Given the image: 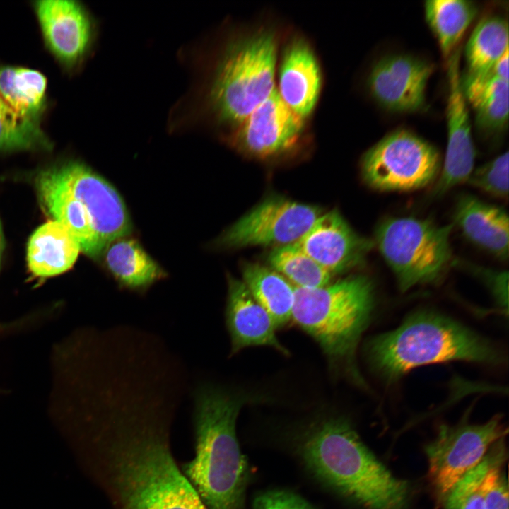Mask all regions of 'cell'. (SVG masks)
I'll return each instance as SVG.
<instances>
[{
    "label": "cell",
    "mask_w": 509,
    "mask_h": 509,
    "mask_svg": "<svg viewBox=\"0 0 509 509\" xmlns=\"http://www.w3.org/2000/svg\"><path fill=\"white\" fill-rule=\"evenodd\" d=\"M424 11L445 56L451 53L477 13L474 3L467 0H428Z\"/></svg>",
    "instance_id": "28"
},
{
    "label": "cell",
    "mask_w": 509,
    "mask_h": 509,
    "mask_svg": "<svg viewBox=\"0 0 509 509\" xmlns=\"http://www.w3.org/2000/svg\"><path fill=\"white\" fill-rule=\"evenodd\" d=\"M302 455L319 479L364 509L405 508L408 483L395 477L345 420L330 419L315 428Z\"/></svg>",
    "instance_id": "3"
},
{
    "label": "cell",
    "mask_w": 509,
    "mask_h": 509,
    "mask_svg": "<svg viewBox=\"0 0 509 509\" xmlns=\"http://www.w3.org/2000/svg\"><path fill=\"white\" fill-rule=\"evenodd\" d=\"M278 40L270 28L233 40L214 73L210 101L218 119L237 127L276 88Z\"/></svg>",
    "instance_id": "6"
},
{
    "label": "cell",
    "mask_w": 509,
    "mask_h": 509,
    "mask_svg": "<svg viewBox=\"0 0 509 509\" xmlns=\"http://www.w3.org/2000/svg\"><path fill=\"white\" fill-rule=\"evenodd\" d=\"M103 255L108 270L126 288L144 290L165 276L162 269L135 240L116 239L105 247Z\"/></svg>",
    "instance_id": "24"
},
{
    "label": "cell",
    "mask_w": 509,
    "mask_h": 509,
    "mask_svg": "<svg viewBox=\"0 0 509 509\" xmlns=\"http://www.w3.org/2000/svg\"><path fill=\"white\" fill-rule=\"evenodd\" d=\"M242 402L210 387L195 394V455L183 473L207 509L242 507L247 468L235 433Z\"/></svg>",
    "instance_id": "2"
},
{
    "label": "cell",
    "mask_w": 509,
    "mask_h": 509,
    "mask_svg": "<svg viewBox=\"0 0 509 509\" xmlns=\"http://www.w3.org/2000/svg\"><path fill=\"white\" fill-rule=\"evenodd\" d=\"M47 79L28 68L0 67V96L19 115L39 119L46 98Z\"/></svg>",
    "instance_id": "26"
},
{
    "label": "cell",
    "mask_w": 509,
    "mask_h": 509,
    "mask_svg": "<svg viewBox=\"0 0 509 509\" xmlns=\"http://www.w3.org/2000/svg\"><path fill=\"white\" fill-rule=\"evenodd\" d=\"M508 152L479 166L467 182L486 193L502 199L508 197Z\"/></svg>",
    "instance_id": "31"
},
{
    "label": "cell",
    "mask_w": 509,
    "mask_h": 509,
    "mask_svg": "<svg viewBox=\"0 0 509 509\" xmlns=\"http://www.w3.org/2000/svg\"><path fill=\"white\" fill-rule=\"evenodd\" d=\"M321 85L320 69L310 44L300 36L292 37L283 49L279 69L281 98L305 118L315 107Z\"/></svg>",
    "instance_id": "17"
},
{
    "label": "cell",
    "mask_w": 509,
    "mask_h": 509,
    "mask_svg": "<svg viewBox=\"0 0 509 509\" xmlns=\"http://www.w3.org/2000/svg\"><path fill=\"white\" fill-rule=\"evenodd\" d=\"M503 438L455 483L443 501L444 509H483L488 493L507 459Z\"/></svg>",
    "instance_id": "23"
},
{
    "label": "cell",
    "mask_w": 509,
    "mask_h": 509,
    "mask_svg": "<svg viewBox=\"0 0 509 509\" xmlns=\"http://www.w3.org/2000/svg\"><path fill=\"white\" fill-rule=\"evenodd\" d=\"M332 274L362 266L374 242L358 234L337 210L322 213L296 243Z\"/></svg>",
    "instance_id": "15"
},
{
    "label": "cell",
    "mask_w": 509,
    "mask_h": 509,
    "mask_svg": "<svg viewBox=\"0 0 509 509\" xmlns=\"http://www.w3.org/2000/svg\"><path fill=\"white\" fill-rule=\"evenodd\" d=\"M305 129V118L291 110L275 88L233 132L232 146L259 159L280 156L293 149Z\"/></svg>",
    "instance_id": "11"
},
{
    "label": "cell",
    "mask_w": 509,
    "mask_h": 509,
    "mask_svg": "<svg viewBox=\"0 0 509 509\" xmlns=\"http://www.w3.org/2000/svg\"><path fill=\"white\" fill-rule=\"evenodd\" d=\"M460 83L467 102L475 113L476 126L486 133H497L507 127L509 113L508 82L488 73L466 72Z\"/></svg>",
    "instance_id": "22"
},
{
    "label": "cell",
    "mask_w": 509,
    "mask_h": 509,
    "mask_svg": "<svg viewBox=\"0 0 509 509\" xmlns=\"http://www.w3.org/2000/svg\"><path fill=\"white\" fill-rule=\"evenodd\" d=\"M453 223L388 217L375 230L374 245L394 274L399 288L435 283L452 264L450 237Z\"/></svg>",
    "instance_id": "7"
},
{
    "label": "cell",
    "mask_w": 509,
    "mask_h": 509,
    "mask_svg": "<svg viewBox=\"0 0 509 509\" xmlns=\"http://www.w3.org/2000/svg\"><path fill=\"white\" fill-rule=\"evenodd\" d=\"M242 276L249 291L276 327L292 319L295 287L286 278L273 269L257 263L245 264Z\"/></svg>",
    "instance_id": "25"
},
{
    "label": "cell",
    "mask_w": 509,
    "mask_h": 509,
    "mask_svg": "<svg viewBox=\"0 0 509 509\" xmlns=\"http://www.w3.org/2000/svg\"><path fill=\"white\" fill-rule=\"evenodd\" d=\"M508 49V25L498 16H489L476 25L465 47L467 72L485 75Z\"/></svg>",
    "instance_id": "27"
},
{
    "label": "cell",
    "mask_w": 509,
    "mask_h": 509,
    "mask_svg": "<svg viewBox=\"0 0 509 509\" xmlns=\"http://www.w3.org/2000/svg\"><path fill=\"white\" fill-rule=\"evenodd\" d=\"M508 483L502 470L486 496L483 509H508Z\"/></svg>",
    "instance_id": "34"
},
{
    "label": "cell",
    "mask_w": 509,
    "mask_h": 509,
    "mask_svg": "<svg viewBox=\"0 0 509 509\" xmlns=\"http://www.w3.org/2000/svg\"><path fill=\"white\" fill-rule=\"evenodd\" d=\"M433 66L419 58L393 54L373 66L368 86L373 98L384 108L396 112H412L422 108Z\"/></svg>",
    "instance_id": "14"
},
{
    "label": "cell",
    "mask_w": 509,
    "mask_h": 509,
    "mask_svg": "<svg viewBox=\"0 0 509 509\" xmlns=\"http://www.w3.org/2000/svg\"><path fill=\"white\" fill-rule=\"evenodd\" d=\"M226 319L233 352L250 346H270L285 353L276 328L265 309L254 298L242 281L228 279Z\"/></svg>",
    "instance_id": "19"
},
{
    "label": "cell",
    "mask_w": 509,
    "mask_h": 509,
    "mask_svg": "<svg viewBox=\"0 0 509 509\" xmlns=\"http://www.w3.org/2000/svg\"><path fill=\"white\" fill-rule=\"evenodd\" d=\"M93 416L95 476L117 509H207L173 457L166 418L127 409Z\"/></svg>",
    "instance_id": "1"
},
{
    "label": "cell",
    "mask_w": 509,
    "mask_h": 509,
    "mask_svg": "<svg viewBox=\"0 0 509 509\" xmlns=\"http://www.w3.org/2000/svg\"><path fill=\"white\" fill-rule=\"evenodd\" d=\"M52 168L83 205L104 250L111 242L130 233L131 223L124 203L105 180L79 162Z\"/></svg>",
    "instance_id": "12"
},
{
    "label": "cell",
    "mask_w": 509,
    "mask_h": 509,
    "mask_svg": "<svg viewBox=\"0 0 509 509\" xmlns=\"http://www.w3.org/2000/svg\"><path fill=\"white\" fill-rule=\"evenodd\" d=\"M453 224L470 242L501 261H508L509 220L503 208L462 194L455 204Z\"/></svg>",
    "instance_id": "20"
},
{
    "label": "cell",
    "mask_w": 509,
    "mask_h": 509,
    "mask_svg": "<svg viewBox=\"0 0 509 509\" xmlns=\"http://www.w3.org/2000/svg\"><path fill=\"white\" fill-rule=\"evenodd\" d=\"M438 149L414 133L396 130L384 136L362 156L363 180L382 192H408L429 185L441 169Z\"/></svg>",
    "instance_id": "8"
},
{
    "label": "cell",
    "mask_w": 509,
    "mask_h": 509,
    "mask_svg": "<svg viewBox=\"0 0 509 509\" xmlns=\"http://www.w3.org/2000/svg\"><path fill=\"white\" fill-rule=\"evenodd\" d=\"M35 11L47 47L66 66L78 63L87 52L92 35L90 18L71 0H41Z\"/></svg>",
    "instance_id": "16"
},
{
    "label": "cell",
    "mask_w": 509,
    "mask_h": 509,
    "mask_svg": "<svg viewBox=\"0 0 509 509\" xmlns=\"http://www.w3.org/2000/svg\"><path fill=\"white\" fill-rule=\"evenodd\" d=\"M271 269L296 288H316L331 283L332 274L327 271L296 244L275 247L269 255Z\"/></svg>",
    "instance_id": "29"
},
{
    "label": "cell",
    "mask_w": 509,
    "mask_h": 509,
    "mask_svg": "<svg viewBox=\"0 0 509 509\" xmlns=\"http://www.w3.org/2000/svg\"><path fill=\"white\" fill-rule=\"evenodd\" d=\"M35 185L42 209L52 220L59 222L70 231L78 242L81 251L91 258L102 255L104 248L87 211L52 168L40 171Z\"/></svg>",
    "instance_id": "18"
},
{
    "label": "cell",
    "mask_w": 509,
    "mask_h": 509,
    "mask_svg": "<svg viewBox=\"0 0 509 509\" xmlns=\"http://www.w3.org/2000/svg\"><path fill=\"white\" fill-rule=\"evenodd\" d=\"M466 266L480 275L488 284L498 301L508 307V271L488 270L475 265Z\"/></svg>",
    "instance_id": "33"
},
{
    "label": "cell",
    "mask_w": 509,
    "mask_h": 509,
    "mask_svg": "<svg viewBox=\"0 0 509 509\" xmlns=\"http://www.w3.org/2000/svg\"><path fill=\"white\" fill-rule=\"evenodd\" d=\"M459 62L458 50L448 61L447 144L440 175L433 190L434 196H442L467 182L474 170L476 151L467 103L461 88Z\"/></svg>",
    "instance_id": "13"
},
{
    "label": "cell",
    "mask_w": 509,
    "mask_h": 509,
    "mask_svg": "<svg viewBox=\"0 0 509 509\" xmlns=\"http://www.w3.org/2000/svg\"><path fill=\"white\" fill-rule=\"evenodd\" d=\"M374 296L373 283L364 275L316 288L295 287L292 318L328 356L349 362L369 322Z\"/></svg>",
    "instance_id": "5"
},
{
    "label": "cell",
    "mask_w": 509,
    "mask_h": 509,
    "mask_svg": "<svg viewBox=\"0 0 509 509\" xmlns=\"http://www.w3.org/2000/svg\"><path fill=\"white\" fill-rule=\"evenodd\" d=\"M80 252L79 244L70 231L59 222L49 220L29 238L28 270L40 279L57 276L72 267Z\"/></svg>",
    "instance_id": "21"
},
{
    "label": "cell",
    "mask_w": 509,
    "mask_h": 509,
    "mask_svg": "<svg viewBox=\"0 0 509 509\" xmlns=\"http://www.w3.org/2000/svg\"><path fill=\"white\" fill-rule=\"evenodd\" d=\"M323 212L317 206L270 197L227 229L218 243L226 247L274 246L297 242Z\"/></svg>",
    "instance_id": "10"
},
{
    "label": "cell",
    "mask_w": 509,
    "mask_h": 509,
    "mask_svg": "<svg viewBox=\"0 0 509 509\" xmlns=\"http://www.w3.org/2000/svg\"><path fill=\"white\" fill-rule=\"evenodd\" d=\"M4 236H3L2 229H1V223H0V262H1V255H2V252H3V250H4Z\"/></svg>",
    "instance_id": "36"
},
{
    "label": "cell",
    "mask_w": 509,
    "mask_h": 509,
    "mask_svg": "<svg viewBox=\"0 0 509 509\" xmlns=\"http://www.w3.org/2000/svg\"><path fill=\"white\" fill-rule=\"evenodd\" d=\"M508 49L493 64L490 73L508 82Z\"/></svg>",
    "instance_id": "35"
},
{
    "label": "cell",
    "mask_w": 509,
    "mask_h": 509,
    "mask_svg": "<svg viewBox=\"0 0 509 509\" xmlns=\"http://www.w3.org/2000/svg\"><path fill=\"white\" fill-rule=\"evenodd\" d=\"M508 430L496 415L481 424L467 423L440 426L435 439L425 447L428 476L437 498L443 499L455 483L475 467Z\"/></svg>",
    "instance_id": "9"
},
{
    "label": "cell",
    "mask_w": 509,
    "mask_h": 509,
    "mask_svg": "<svg viewBox=\"0 0 509 509\" xmlns=\"http://www.w3.org/2000/svg\"><path fill=\"white\" fill-rule=\"evenodd\" d=\"M253 509H314L298 495L286 490H271L258 495Z\"/></svg>",
    "instance_id": "32"
},
{
    "label": "cell",
    "mask_w": 509,
    "mask_h": 509,
    "mask_svg": "<svg viewBox=\"0 0 509 509\" xmlns=\"http://www.w3.org/2000/svg\"><path fill=\"white\" fill-rule=\"evenodd\" d=\"M50 143L39 119L23 117L0 96V151L48 149Z\"/></svg>",
    "instance_id": "30"
},
{
    "label": "cell",
    "mask_w": 509,
    "mask_h": 509,
    "mask_svg": "<svg viewBox=\"0 0 509 509\" xmlns=\"http://www.w3.org/2000/svg\"><path fill=\"white\" fill-rule=\"evenodd\" d=\"M371 368L389 380L418 366L455 361L486 364L503 361L488 341L463 324L431 312H416L397 329L369 339L365 349Z\"/></svg>",
    "instance_id": "4"
}]
</instances>
